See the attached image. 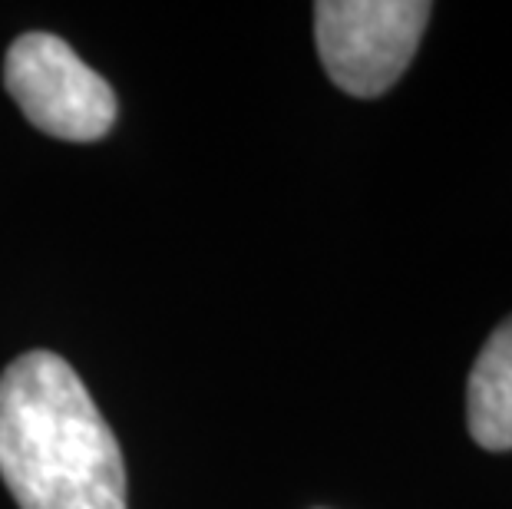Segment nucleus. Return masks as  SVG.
<instances>
[{
	"label": "nucleus",
	"instance_id": "nucleus-1",
	"mask_svg": "<svg viewBox=\"0 0 512 509\" xmlns=\"http://www.w3.org/2000/svg\"><path fill=\"white\" fill-rule=\"evenodd\" d=\"M0 476L20 509H126L123 450L60 354L0 374Z\"/></svg>",
	"mask_w": 512,
	"mask_h": 509
},
{
	"label": "nucleus",
	"instance_id": "nucleus-2",
	"mask_svg": "<svg viewBox=\"0 0 512 509\" xmlns=\"http://www.w3.org/2000/svg\"><path fill=\"white\" fill-rule=\"evenodd\" d=\"M430 14L423 0H321L314 37L328 77L361 100L387 93L410 67Z\"/></svg>",
	"mask_w": 512,
	"mask_h": 509
},
{
	"label": "nucleus",
	"instance_id": "nucleus-3",
	"mask_svg": "<svg viewBox=\"0 0 512 509\" xmlns=\"http://www.w3.org/2000/svg\"><path fill=\"white\" fill-rule=\"evenodd\" d=\"M4 86L30 123L67 143H93L113 129V86L53 34H24L10 43Z\"/></svg>",
	"mask_w": 512,
	"mask_h": 509
},
{
	"label": "nucleus",
	"instance_id": "nucleus-4",
	"mask_svg": "<svg viewBox=\"0 0 512 509\" xmlns=\"http://www.w3.org/2000/svg\"><path fill=\"white\" fill-rule=\"evenodd\" d=\"M470 437L483 450H512V318L489 334L466 387Z\"/></svg>",
	"mask_w": 512,
	"mask_h": 509
}]
</instances>
